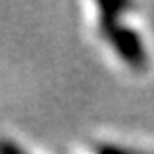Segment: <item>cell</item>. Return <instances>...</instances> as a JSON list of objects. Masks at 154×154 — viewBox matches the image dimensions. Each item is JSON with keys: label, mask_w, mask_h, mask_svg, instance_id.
<instances>
[{"label": "cell", "mask_w": 154, "mask_h": 154, "mask_svg": "<svg viewBox=\"0 0 154 154\" xmlns=\"http://www.w3.org/2000/svg\"><path fill=\"white\" fill-rule=\"evenodd\" d=\"M2 154H27L25 150H23L21 146H17L16 143H12V141H4L2 143Z\"/></svg>", "instance_id": "cell-3"}, {"label": "cell", "mask_w": 154, "mask_h": 154, "mask_svg": "<svg viewBox=\"0 0 154 154\" xmlns=\"http://www.w3.org/2000/svg\"><path fill=\"white\" fill-rule=\"evenodd\" d=\"M96 154H152V152L137 150V148L122 146V144H114V143H104L96 146Z\"/></svg>", "instance_id": "cell-2"}, {"label": "cell", "mask_w": 154, "mask_h": 154, "mask_svg": "<svg viewBox=\"0 0 154 154\" xmlns=\"http://www.w3.org/2000/svg\"><path fill=\"white\" fill-rule=\"evenodd\" d=\"M131 8L125 2H98L96 4V25L102 38L116 52V56L127 67L143 71L148 66V56L143 38L133 27L122 23V17Z\"/></svg>", "instance_id": "cell-1"}]
</instances>
